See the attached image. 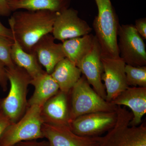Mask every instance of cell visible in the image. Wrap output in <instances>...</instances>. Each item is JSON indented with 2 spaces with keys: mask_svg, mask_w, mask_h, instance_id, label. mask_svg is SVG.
<instances>
[{
  "mask_svg": "<svg viewBox=\"0 0 146 146\" xmlns=\"http://www.w3.org/2000/svg\"><path fill=\"white\" fill-rule=\"evenodd\" d=\"M58 13L48 10L16 11L9 19V28L22 48L31 53L40 38L52 33Z\"/></svg>",
  "mask_w": 146,
  "mask_h": 146,
  "instance_id": "cell-1",
  "label": "cell"
},
{
  "mask_svg": "<svg viewBox=\"0 0 146 146\" xmlns=\"http://www.w3.org/2000/svg\"><path fill=\"white\" fill-rule=\"evenodd\" d=\"M98 14L93 23V28L102 50V57H119L118 47V32L119 24L110 0H95Z\"/></svg>",
  "mask_w": 146,
  "mask_h": 146,
  "instance_id": "cell-2",
  "label": "cell"
},
{
  "mask_svg": "<svg viewBox=\"0 0 146 146\" xmlns=\"http://www.w3.org/2000/svg\"><path fill=\"white\" fill-rule=\"evenodd\" d=\"M6 72L10 88L8 95L2 99L1 110L13 123L23 116L28 108V88L32 78L25 70L16 65L6 68Z\"/></svg>",
  "mask_w": 146,
  "mask_h": 146,
  "instance_id": "cell-3",
  "label": "cell"
},
{
  "mask_svg": "<svg viewBox=\"0 0 146 146\" xmlns=\"http://www.w3.org/2000/svg\"><path fill=\"white\" fill-rule=\"evenodd\" d=\"M116 123L101 137L99 146H146V126L145 124L130 126L132 113L125 107L117 106Z\"/></svg>",
  "mask_w": 146,
  "mask_h": 146,
  "instance_id": "cell-4",
  "label": "cell"
},
{
  "mask_svg": "<svg viewBox=\"0 0 146 146\" xmlns=\"http://www.w3.org/2000/svg\"><path fill=\"white\" fill-rule=\"evenodd\" d=\"M70 93V123L80 116L89 113L117 111V106L106 101L97 94L84 75L73 86Z\"/></svg>",
  "mask_w": 146,
  "mask_h": 146,
  "instance_id": "cell-5",
  "label": "cell"
},
{
  "mask_svg": "<svg viewBox=\"0 0 146 146\" xmlns=\"http://www.w3.org/2000/svg\"><path fill=\"white\" fill-rule=\"evenodd\" d=\"M42 106H31L18 121L6 128L0 138V146H14L20 142L44 138Z\"/></svg>",
  "mask_w": 146,
  "mask_h": 146,
  "instance_id": "cell-6",
  "label": "cell"
},
{
  "mask_svg": "<svg viewBox=\"0 0 146 146\" xmlns=\"http://www.w3.org/2000/svg\"><path fill=\"white\" fill-rule=\"evenodd\" d=\"M119 57L126 65L146 66V46L133 25H120L118 32Z\"/></svg>",
  "mask_w": 146,
  "mask_h": 146,
  "instance_id": "cell-7",
  "label": "cell"
},
{
  "mask_svg": "<svg viewBox=\"0 0 146 146\" xmlns=\"http://www.w3.org/2000/svg\"><path fill=\"white\" fill-rule=\"evenodd\" d=\"M117 119V111L93 112L76 118L71 122L70 127L79 136H98L112 129Z\"/></svg>",
  "mask_w": 146,
  "mask_h": 146,
  "instance_id": "cell-8",
  "label": "cell"
},
{
  "mask_svg": "<svg viewBox=\"0 0 146 146\" xmlns=\"http://www.w3.org/2000/svg\"><path fill=\"white\" fill-rule=\"evenodd\" d=\"M92 30L87 22L79 17L77 11L69 8L58 13L52 33L55 39L63 42L90 34Z\"/></svg>",
  "mask_w": 146,
  "mask_h": 146,
  "instance_id": "cell-9",
  "label": "cell"
},
{
  "mask_svg": "<svg viewBox=\"0 0 146 146\" xmlns=\"http://www.w3.org/2000/svg\"><path fill=\"white\" fill-rule=\"evenodd\" d=\"M103 72L102 79L104 82L106 101L110 102L129 87L125 72L126 64L120 57H102Z\"/></svg>",
  "mask_w": 146,
  "mask_h": 146,
  "instance_id": "cell-10",
  "label": "cell"
},
{
  "mask_svg": "<svg viewBox=\"0 0 146 146\" xmlns=\"http://www.w3.org/2000/svg\"><path fill=\"white\" fill-rule=\"evenodd\" d=\"M102 57L101 48L95 36L90 51L77 63L76 66L93 89L106 100V91L102 79L103 72Z\"/></svg>",
  "mask_w": 146,
  "mask_h": 146,
  "instance_id": "cell-11",
  "label": "cell"
},
{
  "mask_svg": "<svg viewBox=\"0 0 146 146\" xmlns=\"http://www.w3.org/2000/svg\"><path fill=\"white\" fill-rule=\"evenodd\" d=\"M42 132L51 146H99L100 136H79L70 127L43 123Z\"/></svg>",
  "mask_w": 146,
  "mask_h": 146,
  "instance_id": "cell-12",
  "label": "cell"
},
{
  "mask_svg": "<svg viewBox=\"0 0 146 146\" xmlns=\"http://www.w3.org/2000/svg\"><path fill=\"white\" fill-rule=\"evenodd\" d=\"M51 33L46 35L37 41L32 49L37 56L39 63L46 72L51 74L55 67L65 58L62 43H56Z\"/></svg>",
  "mask_w": 146,
  "mask_h": 146,
  "instance_id": "cell-13",
  "label": "cell"
},
{
  "mask_svg": "<svg viewBox=\"0 0 146 146\" xmlns=\"http://www.w3.org/2000/svg\"><path fill=\"white\" fill-rule=\"evenodd\" d=\"M69 94L59 90L45 103L41 110V115L44 123L70 127Z\"/></svg>",
  "mask_w": 146,
  "mask_h": 146,
  "instance_id": "cell-14",
  "label": "cell"
},
{
  "mask_svg": "<svg viewBox=\"0 0 146 146\" xmlns=\"http://www.w3.org/2000/svg\"><path fill=\"white\" fill-rule=\"evenodd\" d=\"M110 102L129 108L133 115L129 125H139L146 113V87L129 86Z\"/></svg>",
  "mask_w": 146,
  "mask_h": 146,
  "instance_id": "cell-15",
  "label": "cell"
},
{
  "mask_svg": "<svg viewBox=\"0 0 146 146\" xmlns=\"http://www.w3.org/2000/svg\"><path fill=\"white\" fill-rule=\"evenodd\" d=\"M30 84L34 91L28 101V107L31 106H42L50 98L57 94L59 88L50 74L45 72L35 78L31 79Z\"/></svg>",
  "mask_w": 146,
  "mask_h": 146,
  "instance_id": "cell-16",
  "label": "cell"
},
{
  "mask_svg": "<svg viewBox=\"0 0 146 146\" xmlns=\"http://www.w3.org/2000/svg\"><path fill=\"white\" fill-rule=\"evenodd\" d=\"M81 74L79 68L65 58L58 63L50 74L58 85L59 90L69 94L81 77Z\"/></svg>",
  "mask_w": 146,
  "mask_h": 146,
  "instance_id": "cell-17",
  "label": "cell"
},
{
  "mask_svg": "<svg viewBox=\"0 0 146 146\" xmlns=\"http://www.w3.org/2000/svg\"><path fill=\"white\" fill-rule=\"evenodd\" d=\"M11 12L20 10L60 12L69 8L70 0H7Z\"/></svg>",
  "mask_w": 146,
  "mask_h": 146,
  "instance_id": "cell-18",
  "label": "cell"
},
{
  "mask_svg": "<svg viewBox=\"0 0 146 146\" xmlns=\"http://www.w3.org/2000/svg\"><path fill=\"white\" fill-rule=\"evenodd\" d=\"M11 55L14 64L25 70L32 79L35 78L45 72L42 69L36 54L33 52L25 51L14 37Z\"/></svg>",
  "mask_w": 146,
  "mask_h": 146,
  "instance_id": "cell-19",
  "label": "cell"
},
{
  "mask_svg": "<svg viewBox=\"0 0 146 146\" xmlns=\"http://www.w3.org/2000/svg\"><path fill=\"white\" fill-rule=\"evenodd\" d=\"M95 36L89 34L63 41L62 47L65 58L76 65L90 51Z\"/></svg>",
  "mask_w": 146,
  "mask_h": 146,
  "instance_id": "cell-20",
  "label": "cell"
},
{
  "mask_svg": "<svg viewBox=\"0 0 146 146\" xmlns=\"http://www.w3.org/2000/svg\"><path fill=\"white\" fill-rule=\"evenodd\" d=\"M127 82L128 86L146 87V67H134L126 65Z\"/></svg>",
  "mask_w": 146,
  "mask_h": 146,
  "instance_id": "cell-21",
  "label": "cell"
},
{
  "mask_svg": "<svg viewBox=\"0 0 146 146\" xmlns=\"http://www.w3.org/2000/svg\"><path fill=\"white\" fill-rule=\"evenodd\" d=\"M13 42V40L0 36V61L5 68H13L15 65L11 55Z\"/></svg>",
  "mask_w": 146,
  "mask_h": 146,
  "instance_id": "cell-22",
  "label": "cell"
},
{
  "mask_svg": "<svg viewBox=\"0 0 146 146\" xmlns=\"http://www.w3.org/2000/svg\"><path fill=\"white\" fill-rule=\"evenodd\" d=\"M8 82L5 67L0 61V87L4 92L7 91Z\"/></svg>",
  "mask_w": 146,
  "mask_h": 146,
  "instance_id": "cell-23",
  "label": "cell"
},
{
  "mask_svg": "<svg viewBox=\"0 0 146 146\" xmlns=\"http://www.w3.org/2000/svg\"><path fill=\"white\" fill-rule=\"evenodd\" d=\"M134 26L142 38L146 39V18H144L137 19L135 21Z\"/></svg>",
  "mask_w": 146,
  "mask_h": 146,
  "instance_id": "cell-24",
  "label": "cell"
},
{
  "mask_svg": "<svg viewBox=\"0 0 146 146\" xmlns=\"http://www.w3.org/2000/svg\"><path fill=\"white\" fill-rule=\"evenodd\" d=\"M37 140L23 141L14 146H51L48 141H37Z\"/></svg>",
  "mask_w": 146,
  "mask_h": 146,
  "instance_id": "cell-25",
  "label": "cell"
},
{
  "mask_svg": "<svg viewBox=\"0 0 146 146\" xmlns=\"http://www.w3.org/2000/svg\"><path fill=\"white\" fill-rule=\"evenodd\" d=\"M10 124H11V123L10 120L1 110H0V138L6 128Z\"/></svg>",
  "mask_w": 146,
  "mask_h": 146,
  "instance_id": "cell-26",
  "label": "cell"
},
{
  "mask_svg": "<svg viewBox=\"0 0 146 146\" xmlns=\"http://www.w3.org/2000/svg\"><path fill=\"white\" fill-rule=\"evenodd\" d=\"M7 0H0V15L4 17L10 16L11 13Z\"/></svg>",
  "mask_w": 146,
  "mask_h": 146,
  "instance_id": "cell-27",
  "label": "cell"
},
{
  "mask_svg": "<svg viewBox=\"0 0 146 146\" xmlns=\"http://www.w3.org/2000/svg\"><path fill=\"white\" fill-rule=\"evenodd\" d=\"M0 36H4L6 38L13 40V33L10 28H8L5 26L0 21Z\"/></svg>",
  "mask_w": 146,
  "mask_h": 146,
  "instance_id": "cell-28",
  "label": "cell"
},
{
  "mask_svg": "<svg viewBox=\"0 0 146 146\" xmlns=\"http://www.w3.org/2000/svg\"><path fill=\"white\" fill-rule=\"evenodd\" d=\"M2 99L1 98V97H0V110H1V104Z\"/></svg>",
  "mask_w": 146,
  "mask_h": 146,
  "instance_id": "cell-29",
  "label": "cell"
}]
</instances>
